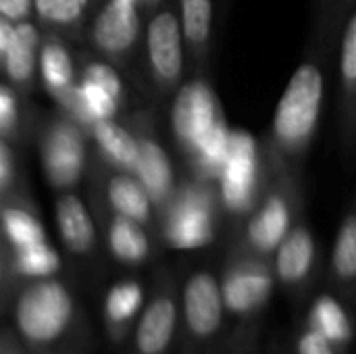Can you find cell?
Here are the masks:
<instances>
[{"label":"cell","instance_id":"6da1fadb","mask_svg":"<svg viewBox=\"0 0 356 354\" xmlns=\"http://www.w3.org/2000/svg\"><path fill=\"white\" fill-rule=\"evenodd\" d=\"M348 0H321L302 61L282 92L263 148L267 173L302 177L325 104L327 77L338 56Z\"/></svg>","mask_w":356,"mask_h":354},{"label":"cell","instance_id":"7a4b0ae2","mask_svg":"<svg viewBox=\"0 0 356 354\" xmlns=\"http://www.w3.org/2000/svg\"><path fill=\"white\" fill-rule=\"evenodd\" d=\"M4 317L27 354L96 353L88 309L60 275L21 286Z\"/></svg>","mask_w":356,"mask_h":354},{"label":"cell","instance_id":"3957f363","mask_svg":"<svg viewBox=\"0 0 356 354\" xmlns=\"http://www.w3.org/2000/svg\"><path fill=\"white\" fill-rule=\"evenodd\" d=\"M225 223L219 182L188 173L159 217L163 248L196 250L213 244Z\"/></svg>","mask_w":356,"mask_h":354},{"label":"cell","instance_id":"277c9868","mask_svg":"<svg viewBox=\"0 0 356 354\" xmlns=\"http://www.w3.org/2000/svg\"><path fill=\"white\" fill-rule=\"evenodd\" d=\"M267 175L261 200L232 234L229 248L271 261L280 244L305 215V190L302 177L288 173Z\"/></svg>","mask_w":356,"mask_h":354},{"label":"cell","instance_id":"5b68a950","mask_svg":"<svg viewBox=\"0 0 356 354\" xmlns=\"http://www.w3.org/2000/svg\"><path fill=\"white\" fill-rule=\"evenodd\" d=\"M229 336L221 277L209 267H194L179 282L177 354H217Z\"/></svg>","mask_w":356,"mask_h":354},{"label":"cell","instance_id":"8992f818","mask_svg":"<svg viewBox=\"0 0 356 354\" xmlns=\"http://www.w3.org/2000/svg\"><path fill=\"white\" fill-rule=\"evenodd\" d=\"M140 71L154 102L171 100L181 90L190 67L177 0L165 2L146 19Z\"/></svg>","mask_w":356,"mask_h":354},{"label":"cell","instance_id":"52a82bcc","mask_svg":"<svg viewBox=\"0 0 356 354\" xmlns=\"http://www.w3.org/2000/svg\"><path fill=\"white\" fill-rule=\"evenodd\" d=\"M219 277L229 332H261L265 311L277 288L273 263L227 248Z\"/></svg>","mask_w":356,"mask_h":354},{"label":"cell","instance_id":"ba28073f","mask_svg":"<svg viewBox=\"0 0 356 354\" xmlns=\"http://www.w3.org/2000/svg\"><path fill=\"white\" fill-rule=\"evenodd\" d=\"M38 150L44 177L54 192L77 190L90 175L94 146L90 131L71 113L56 108L40 123Z\"/></svg>","mask_w":356,"mask_h":354},{"label":"cell","instance_id":"9c48e42d","mask_svg":"<svg viewBox=\"0 0 356 354\" xmlns=\"http://www.w3.org/2000/svg\"><path fill=\"white\" fill-rule=\"evenodd\" d=\"M146 17L136 2L104 0L86 33V46L123 73L140 69Z\"/></svg>","mask_w":356,"mask_h":354},{"label":"cell","instance_id":"30bf717a","mask_svg":"<svg viewBox=\"0 0 356 354\" xmlns=\"http://www.w3.org/2000/svg\"><path fill=\"white\" fill-rule=\"evenodd\" d=\"M267 179L269 175L263 152H257L254 142L246 134H232L229 150L217 179L225 223L229 225L232 234L261 200Z\"/></svg>","mask_w":356,"mask_h":354},{"label":"cell","instance_id":"8fae6325","mask_svg":"<svg viewBox=\"0 0 356 354\" xmlns=\"http://www.w3.org/2000/svg\"><path fill=\"white\" fill-rule=\"evenodd\" d=\"M179 280L159 267L148 286V298L123 354H177Z\"/></svg>","mask_w":356,"mask_h":354},{"label":"cell","instance_id":"7c38bea8","mask_svg":"<svg viewBox=\"0 0 356 354\" xmlns=\"http://www.w3.org/2000/svg\"><path fill=\"white\" fill-rule=\"evenodd\" d=\"M127 102L123 71L90 48L79 52V86L67 113L92 127L98 121L121 117Z\"/></svg>","mask_w":356,"mask_h":354},{"label":"cell","instance_id":"4fadbf2b","mask_svg":"<svg viewBox=\"0 0 356 354\" xmlns=\"http://www.w3.org/2000/svg\"><path fill=\"white\" fill-rule=\"evenodd\" d=\"M88 200L100 227L104 252L123 269H142L161 252L159 236L146 225L113 211L100 190L88 184Z\"/></svg>","mask_w":356,"mask_h":354},{"label":"cell","instance_id":"5bb4252c","mask_svg":"<svg viewBox=\"0 0 356 354\" xmlns=\"http://www.w3.org/2000/svg\"><path fill=\"white\" fill-rule=\"evenodd\" d=\"M271 263L277 288H282L294 303L309 300L315 294L321 271V252L307 215L300 217V221L280 244Z\"/></svg>","mask_w":356,"mask_h":354},{"label":"cell","instance_id":"9a60e30c","mask_svg":"<svg viewBox=\"0 0 356 354\" xmlns=\"http://www.w3.org/2000/svg\"><path fill=\"white\" fill-rule=\"evenodd\" d=\"M44 29L35 19L13 23L0 19V67L2 81L31 96L40 86V46Z\"/></svg>","mask_w":356,"mask_h":354},{"label":"cell","instance_id":"2e32d148","mask_svg":"<svg viewBox=\"0 0 356 354\" xmlns=\"http://www.w3.org/2000/svg\"><path fill=\"white\" fill-rule=\"evenodd\" d=\"M88 184L96 186L108 207L142 225L152 230L159 236V213L156 207L142 184V179L131 171H121L104 163L96 152L92 156V167Z\"/></svg>","mask_w":356,"mask_h":354},{"label":"cell","instance_id":"e0dca14e","mask_svg":"<svg viewBox=\"0 0 356 354\" xmlns=\"http://www.w3.org/2000/svg\"><path fill=\"white\" fill-rule=\"evenodd\" d=\"M127 119L131 121L138 142H140V161H138L136 175L146 186V190L156 207V213L161 217V213L167 207V202L171 200L179 179L175 175L171 156L154 127L152 115L148 111H134L127 115Z\"/></svg>","mask_w":356,"mask_h":354},{"label":"cell","instance_id":"ac0fdd59","mask_svg":"<svg viewBox=\"0 0 356 354\" xmlns=\"http://www.w3.org/2000/svg\"><path fill=\"white\" fill-rule=\"evenodd\" d=\"M54 223L65 252L83 265H94L102 255V236L90 200H83L77 190L56 192Z\"/></svg>","mask_w":356,"mask_h":354},{"label":"cell","instance_id":"d6986e66","mask_svg":"<svg viewBox=\"0 0 356 354\" xmlns=\"http://www.w3.org/2000/svg\"><path fill=\"white\" fill-rule=\"evenodd\" d=\"M338 127L346 159L356 156V0H348L336 56Z\"/></svg>","mask_w":356,"mask_h":354},{"label":"cell","instance_id":"ffe728a7","mask_svg":"<svg viewBox=\"0 0 356 354\" xmlns=\"http://www.w3.org/2000/svg\"><path fill=\"white\" fill-rule=\"evenodd\" d=\"M148 298V288L142 280L125 275L115 280L102 294V336L111 351L123 354L131 332L142 315Z\"/></svg>","mask_w":356,"mask_h":354},{"label":"cell","instance_id":"44dd1931","mask_svg":"<svg viewBox=\"0 0 356 354\" xmlns=\"http://www.w3.org/2000/svg\"><path fill=\"white\" fill-rule=\"evenodd\" d=\"M71 44L63 35L44 31L40 46V86L63 111L69 108L79 86V52Z\"/></svg>","mask_w":356,"mask_h":354},{"label":"cell","instance_id":"7402d4cb","mask_svg":"<svg viewBox=\"0 0 356 354\" xmlns=\"http://www.w3.org/2000/svg\"><path fill=\"white\" fill-rule=\"evenodd\" d=\"M0 250H19L48 240L31 190L0 196Z\"/></svg>","mask_w":356,"mask_h":354},{"label":"cell","instance_id":"603a6c76","mask_svg":"<svg viewBox=\"0 0 356 354\" xmlns=\"http://www.w3.org/2000/svg\"><path fill=\"white\" fill-rule=\"evenodd\" d=\"M177 10L188 48L190 73L200 79L207 75L213 56L215 0H177Z\"/></svg>","mask_w":356,"mask_h":354},{"label":"cell","instance_id":"cb8c5ba5","mask_svg":"<svg viewBox=\"0 0 356 354\" xmlns=\"http://www.w3.org/2000/svg\"><path fill=\"white\" fill-rule=\"evenodd\" d=\"M355 309L330 286L321 292H315L309 298V309L305 321L332 340L342 353H350L355 344L356 321Z\"/></svg>","mask_w":356,"mask_h":354},{"label":"cell","instance_id":"d4e9b609","mask_svg":"<svg viewBox=\"0 0 356 354\" xmlns=\"http://www.w3.org/2000/svg\"><path fill=\"white\" fill-rule=\"evenodd\" d=\"M327 286L356 311V194L336 232L327 263Z\"/></svg>","mask_w":356,"mask_h":354},{"label":"cell","instance_id":"484cf974","mask_svg":"<svg viewBox=\"0 0 356 354\" xmlns=\"http://www.w3.org/2000/svg\"><path fill=\"white\" fill-rule=\"evenodd\" d=\"M94 152L115 169L136 173L140 161V142L131 121L125 117L104 119L88 127Z\"/></svg>","mask_w":356,"mask_h":354},{"label":"cell","instance_id":"4316f807","mask_svg":"<svg viewBox=\"0 0 356 354\" xmlns=\"http://www.w3.org/2000/svg\"><path fill=\"white\" fill-rule=\"evenodd\" d=\"M104 0H35L33 19L48 31L71 42H86L88 27Z\"/></svg>","mask_w":356,"mask_h":354},{"label":"cell","instance_id":"83f0119b","mask_svg":"<svg viewBox=\"0 0 356 354\" xmlns=\"http://www.w3.org/2000/svg\"><path fill=\"white\" fill-rule=\"evenodd\" d=\"M38 125L33 121V106L29 96L13 88L8 81L0 83V140L23 148L29 144L33 134L38 136Z\"/></svg>","mask_w":356,"mask_h":354},{"label":"cell","instance_id":"f1b7e54d","mask_svg":"<svg viewBox=\"0 0 356 354\" xmlns=\"http://www.w3.org/2000/svg\"><path fill=\"white\" fill-rule=\"evenodd\" d=\"M25 190H29V184L21 163V148L0 140V196Z\"/></svg>","mask_w":356,"mask_h":354},{"label":"cell","instance_id":"f546056e","mask_svg":"<svg viewBox=\"0 0 356 354\" xmlns=\"http://www.w3.org/2000/svg\"><path fill=\"white\" fill-rule=\"evenodd\" d=\"M292 354H346L342 353L332 340H327L321 332H317L313 325H309L305 319L296 328L290 344Z\"/></svg>","mask_w":356,"mask_h":354},{"label":"cell","instance_id":"4dcf8cb0","mask_svg":"<svg viewBox=\"0 0 356 354\" xmlns=\"http://www.w3.org/2000/svg\"><path fill=\"white\" fill-rule=\"evenodd\" d=\"M261 332H229L217 354H259Z\"/></svg>","mask_w":356,"mask_h":354},{"label":"cell","instance_id":"1f68e13d","mask_svg":"<svg viewBox=\"0 0 356 354\" xmlns=\"http://www.w3.org/2000/svg\"><path fill=\"white\" fill-rule=\"evenodd\" d=\"M35 10V0H0V19L13 23L31 21Z\"/></svg>","mask_w":356,"mask_h":354},{"label":"cell","instance_id":"d6a6232c","mask_svg":"<svg viewBox=\"0 0 356 354\" xmlns=\"http://www.w3.org/2000/svg\"><path fill=\"white\" fill-rule=\"evenodd\" d=\"M0 354H27L17 332L13 330L10 321L2 323V332H0Z\"/></svg>","mask_w":356,"mask_h":354},{"label":"cell","instance_id":"836d02e7","mask_svg":"<svg viewBox=\"0 0 356 354\" xmlns=\"http://www.w3.org/2000/svg\"><path fill=\"white\" fill-rule=\"evenodd\" d=\"M165 2H169V0H136V4H138V8L142 10V15L148 19L156 8H161Z\"/></svg>","mask_w":356,"mask_h":354},{"label":"cell","instance_id":"e575fe53","mask_svg":"<svg viewBox=\"0 0 356 354\" xmlns=\"http://www.w3.org/2000/svg\"><path fill=\"white\" fill-rule=\"evenodd\" d=\"M269 354H292V353H290V348H273Z\"/></svg>","mask_w":356,"mask_h":354},{"label":"cell","instance_id":"d590c367","mask_svg":"<svg viewBox=\"0 0 356 354\" xmlns=\"http://www.w3.org/2000/svg\"><path fill=\"white\" fill-rule=\"evenodd\" d=\"M129 2H136V0H129Z\"/></svg>","mask_w":356,"mask_h":354}]
</instances>
